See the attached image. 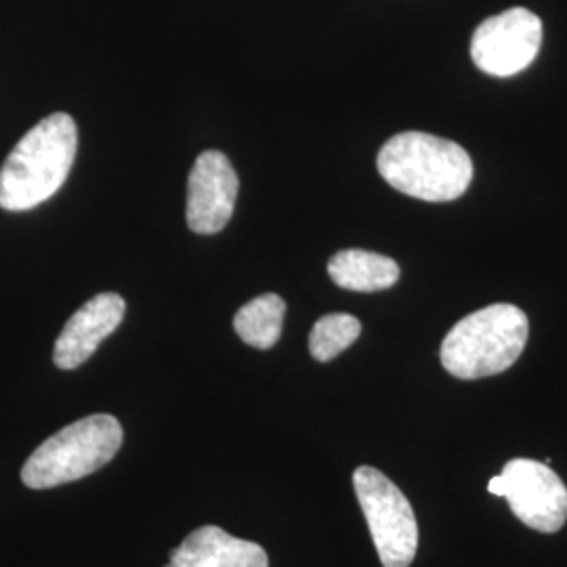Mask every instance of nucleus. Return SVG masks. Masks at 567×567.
Returning a JSON list of instances; mask_svg holds the SVG:
<instances>
[{
  "mask_svg": "<svg viewBox=\"0 0 567 567\" xmlns=\"http://www.w3.org/2000/svg\"><path fill=\"white\" fill-rule=\"evenodd\" d=\"M543 44V21L524 7L482 21L471 41V60L489 76L508 79L529 68Z\"/></svg>",
  "mask_w": 567,
  "mask_h": 567,
  "instance_id": "nucleus-7",
  "label": "nucleus"
},
{
  "mask_svg": "<svg viewBox=\"0 0 567 567\" xmlns=\"http://www.w3.org/2000/svg\"><path fill=\"white\" fill-rule=\"evenodd\" d=\"M76 150L70 114L58 112L32 126L0 168V208L18 213L47 203L68 179Z\"/></svg>",
  "mask_w": 567,
  "mask_h": 567,
  "instance_id": "nucleus-1",
  "label": "nucleus"
},
{
  "mask_svg": "<svg viewBox=\"0 0 567 567\" xmlns=\"http://www.w3.org/2000/svg\"><path fill=\"white\" fill-rule=\"evenodd\" d=\"M286 303L278 295H261L238 309L234 328L244 343L255 349H271L282 337Z\"/></svg>",
  "mask_w": 567,
  "mask_h": 567,
  "instance_id": "nucleus-12",
  "label": "nucleus"
},
{
  "mask_svg": "<svg viewBox=\"0 0 567 567\" xmlns=\"http://www.w3.org/2000/svg\"><path fill=\"white\" fill-rule=\"evenodd\" d=\"M353 487L383 567H410L419 548V524L404 492L368 465L355 468Z\"/></svg>",
  "mask_w": 567,
  "mask_h": 567,
  "instance_id": "nucleus-5",
  "label": "nucleus"
},
{
  "mask_svg": "<svg viewBox=\"0 0 567 567\" xmlns=\"http://www.w3.org/2000/svg\"><path fill=\"white\" fill-rule=\"evenodd\" d=\"M377 166L393 189L425 203L456 200L473 179V163L458 143L419 131L391 137Z\"/></svg>",
  "mask_w": 567,
  "mask_h": 567,
  "instance_id": "nucleus-2",
  "label": "nucleus"
},
{
  "mask_svg": "<svg viewBox=\"0 0 567 567\" xmlns=\"http://www.w3.org/2000/svg\"><path fill=\"white\" fill-rule=\"evenodd\" d=\"M527 316L515 305L496 303L473 311L454 326L442 343V364L463 381H477L508 370L524 353Z\"/></svg>",
  "mask_w": 567,
  "mask_h": 567,
  "instance_id": "nucleus-3",
  "label": "nucleus"
},
{
  "mask_svg": "<svg viewBox=\"0 0 567 567\" xmlns=\"http://www.w3.org/2000/svg\"><path fill=\"white\" fill-rule=\"evenodd\" d=\"M126 311V303L116 292H102L81 309L63 326L55 341L53 362L61 370H74L84 364L118 326Z\"/></svg>",
  "mask_w": 567,
  "mask_h": 567,
  "instance_id": "nucleus-9",
  "label": "nucleus"
},
{
  "mask_svg": "<svg viewBox=\"0 0 567 567\" xmlns=\"http://www.w3.org/2000/svg\"><path fill=\"white\" fill-rule=\"evenodd\" d=\"M328 274L339 288L351 292H379L400 280V265L379 252L349 248L328 261Z\"/></svg>",
  "mask_w": 567,
  "mask_h": 567,
  "instance_id": "nucleus-11",
  "label": "nucleus"
},
{
  "mask_svg": "<svg viewBox=\"0 0 567 567\" xmlns=\"http://www.w3.org/2000/svg\"><path fill=\"white\" fill-rule=\"evenodd\" d=\"M238 175L221 152L198 156L187 182V225L194 234H217L229 224L238 198Z\"/></svg>",
  "mask_w": 567,
  "mask_h": 567,
  "instance_id": "nucleus-8",
  "label": "nucleus"
},
{
  "mask_svg": "<svg viewBox=\"0 0 567 567\" xmlns=\"http://www.w3.org/2000/svg\"><path fill=\"white\" fill-rule=\"evenodd\" d=\"M122 446V426L110 414H91L32 452L21 468V482L32 489H49L82 480L107 465Z\"/></svg>",
  "mask_w": 567,
  "mask_h": 567,
  "instance_id": "nucleus-4",
  "label": "nucleus"
},
{
  "mask_svg": "<svg viewBox=\"0 0 567 567\" xmlns=\"http://www.w3.org/2000/svg\"><path fill=\"white\" fill-rule=\"evenodd\" d=\"M362 324L349 313H330L320 318L309 334V351L318 362H330L358 341Z\"/></svg>",
  "mask_w": 567,
  "mask_h": 567,
  "instance_id": "nucleus-13",
  "label": "nucleus"
},
{
  "mask_svg": "<svg viewBox=\"0 0 567 567\" xmlns=\"http://www.w3.org/2000/svg\"><path fill=\"white\" fill-rule=\"evenodd\" d=\"M164 567H269L261 545L236 538L217 526L194 529Z\"/></svg>",
  "mask_w": 567,
  "mask_h": 567,
  "instance_id": "nucleus-10",
  "label": "nucleus"
},
{
  "mask_svg": "<svg viewBox=\"0 0 567 567\" xmlns=\"http://www.w3.org/2000/svg\"><path fill=\"white\" fill-rule=\"evenodd\" d=\"M487 492L507 498L513 515L536 532H559L567 519V487L561 477L538 461L513 458L492 477Z\"/></svg>",
  "mask_w": 567,
  "mask_h": 567,
  "instance_id": "nucleus-6",
  "label": "nucleus"
}]
</instances>
